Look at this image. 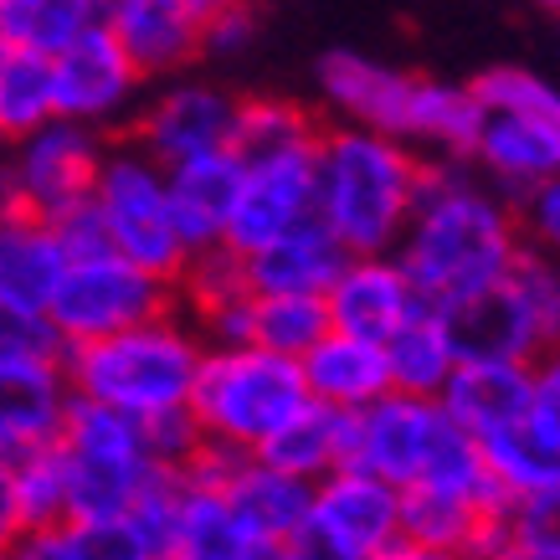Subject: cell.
Instances as JSON below:
<instances>
[{
    "label": "cell",
    "mask_w": 560,
    "mask_h": 560,
    "mask_svg": "<svg viewBox=\"0 0 560 560\" xmlns=\"http://www.w3.org/2000/svg\"><path fill=\"white\" fill-rule=\"evenodd\" d=\"M396 262L427 308H453L468 293L499 283L525 253L514 201L474 175L463 160H422L417 206L396 237Z\"/></svg>",
    "instance_id": "6da1fadb"
},
{
    "label": "cell",
    "mask_w": 560,
    "mask_h": 560,
    "mask_svg": "<svg viewBox=\"0 0 560 560\" xmlns=\"http://www.w3.org/2000/svg\"><path fill=\"white\" fill-rule=\"evenodd\" d=\"M319 93L345 124L390 135L411 150H432L438 160H468L483 124L474 83L422 78L365 51H329L319 62Z\"/></svg>",
    "instance_id": "7a4b0ae2"
},
{
    "label": "cell",
    "mask_w": 560,
    "mask_h": 560,
    "mask_svg": "<svg viewBox=\"0 0 560 560\" xmlns=\"http://www.w3.org/2000/svg\"><path fill=\"white\" fill-rule=\"evenodd\" d=\"M319 221L345 253H390L422 180V154L390 135L335 124L314 139Z\"/></svg>",
    "instance_id": "3957f363"
},
{
    "label": "cell",
    "mask_w": 560,
    "mask_h": 560,
    "mask_svg": "<svg viewBox=\"0 0 560 560\" xmlns=\"http://www.w3.org/2000/svg\"><path fill=\"white\" fill-rule=\"evenodd\" d=\"M201 350L206 340L196 335V324L180 308H171V314H154V319L98 335V340L62 345V375H68L72 396L154 422V417L186 411Z\"/></svg>",
    "instance_id": "277c9868"
},
{
    "label": "cell",
    "mask_w": 560,
    "mask_h": 560,
    "mask_svg": "<svg viewBox=\"0 0 560 560\" xmlns=\"http://www.w3.org/2000/svg\"><path fill=\"white\" fill-rule=\"evenodd\" d=\"M350 463L381 474L396 489H447L483 499V504H510L478 458V442L447 417L438 396L386 390L371 407H360Z\"/></svg>",
    "instance_id": "5b68a950"
},
{
    "label": "cell",
    "mask_w": 560,
    "mask_h": 560,
    "mask_svg": "<svg viewBox=\"0 0 560 560\" xmlns=\"http://www.w3.org/2000/svg\"><path fill=\"white\" fill-rule=\"evenodd\" d=\"M308 401L299 360L262 350L257 340L242 345H206L196 381H190L186 411L196 432L217 447L253 453L278 422Z\"/></svg>",
    "instance_id": "8992f818"
},
{
    "label": "cell",
    "mask_w": 560,
    "mask_h": 560,
    "mask_svg": "<svg viewBox=\"0 0 560 560\" xmlns=\"http://www.w3.org/2000/svg\"><path fill=\"white\" fill-rule=\"evenodd\" d=\"M57 453H62V474H68V525L129 514L139 493L165 474V463L150 453L144 422L103 407V401H88V396L68 401Z\"/></svg>",
    "instance_id": "52a82bcc"
},
{
    "label": "cell",
    "mask_w": 560,
    "mask_h": 560,
    "mask_svg": "<svg viewBox=\"0 0 560 560\" xmlns=\"http://www.w3.org/2000/svg\"><path fill=\"white\" fill-rule=\"evenodd\" d=\"M171 308H180L171 278L139 268L108 247V253L68 257L42 314L62 345H83L98 335H114V329H129V324H144L154 314H171Z\"/></svg>",
    "instance_id": "ba28073f"
},
{
    "label": "cell",
    "mask_w": 560,
    "mask_h": 560,
    "mask_svg": "<svg viewBox=\"0 0 560 560\" xmlns=\"http://www.w3.org/2000/svg\"><path fill=\"white\" fill-rule=\"evenodd\" d=\"M93 206H98L114 253L160 272V278H171V283L180 278L190 253L180 232H175L171 190H165V165L160 160H150L139 144L103 150L98 180H93Z\"/></svg>",
    "instance_id": "9c48e42d"
},
{
    "label": "cell",
    "mask_w": 560,
    "mask_h": 560,
    "mask_svg": "<svg viewBox=\"0 0 560 560\" xmlns=\"http://www.w3.org/2000/svg\"><path fill=\"white\" fill-rule=\"evenodd\" d=\"M242 160V154H237ZM308 221H319V175H314V144L247 154L237 171V196L226 211L221 247L226 253H257L272 237H289Z\"/></svg>",
    "instance_id": "30bf717a"
},
{
    "label": "cell",
    "mask_w": 560,
    "mask_h": 560,
    "mask_svg": "<svg viewBox=\"0 0 560 560\" xmlns=\"http://www.w3.org/2000/svg\"><path fill=\"white\" fill-rule=\"evenodd\" d=\"M144 72L135 68V57L124 51V42L108 26L88 21L83 32L51 51V98H57V119L88 124V129H119L135 119L139 93H144Z\"/></svg>",
    "instance_id": "8fae6325"
},
{
    "label": "cell",
    "mask_w": 560,
    "mask_h": 560,
    "mask_svg": "<svg viewBox=\"0 0 560 560\" xmlns=\"http://www.w3.org/2000/svg\"><path fill=\"white\" fill-rule=\"evenodd\" d=\"M237 98L217 83H165L150 103L135 108V144L160 165H180L190 154L232 150Z\"/></svg>",
    "instance_id": "7c38bea8"
},
{
    "label": "cell",
    "mask_w": 560,
    "mask_h": 560,
    "mask_svg": "<svg viewBox=\"0 0 560 560\" xmlns=\"http://www.w3.org/2000/svg\"><path fill=\"white\" fill-rule=\"evenodd\" d=\"M11 144H16L11 175H16L21 196H26L36 217H57L62 206L93 196L103 150H108L98 129L72 119H47L42 129L11 139Z\"/></svg>",
    "instance_id": "4fadbf2b"
},
{
    "label": "cell",
    "mask_w": 560,
    "mask_h": 560,
    "mask_svg": "<svg viewBox=\"0 0 560 560\" xmlns=\"http://www.w3.org/2000/svg\"><path fill=\"white\" fill-rule=\"evenodd\" d=\"M324 308H329V329L386 340L390 329H401L422 308V299L396 253H345L340 272L324 289Z\"/></svg>",
    "instance_id": "5bb4252c"
},
{
    "label": "cell",
    "mask_w": 560,
    "mask_h": 560,
    "mask_svg": "<svg viewBox=\"0 0 560 560\" xmlns=\"http://www.w3.org/2000/svg\"><path fill=\"white\" fill-rule=\"evenodd\" d=\"M72 386L62 360H11L0 365V463L51 447L68 417Z\"/></svg>",
    "instance_id": "9a60e30c"
},
{
    "label": "cell",
    "mask_w": 560,
    "mask_h": 560,
    "mask_svg": "<svg viewBox=\"0 0 560 560\" xmlns=\"http://www.w3.org/2000/svg\"><path fill=\"white\" fill-rule=\"evenodd\" d=\"M98 16L144 78H171L201 57V16L186 0H103Z\"/></svg>",
    "instance_id": "2e32d148"
},
{
    "label": "cell",
    "mask_w": 560,
    "mask_h": 560,
    "mask_svg": "<svg viewBox=\"0 0 560 560\" xmlns=\"http://www.w3.org/2000/svg\"><path fill=\"white\" fill-rule=\"evenodd\" d=\"M175 299L180 314L196 324V335L206 345H242L253 340V299L242 257L226 247H206L190 253V262L175 278Z\"/></svg>",
    "instance_id": "e0dca14e"
},
{
    "label": "cell",
    "mask_w": 560,
    "mask_h": 560,
    "mask_svg": "<svg viewBox=\"0 0 560 560\" xmlns=\"http://www.w3.org/2000/svg\"><path fill=\"white\" fill-rule=\"evenodd\" d=\"M314 514L360 556H375L390 540H401V489L360 463H345L314 483Z\"/></svg>",
    "instance_id": "ac0fdd59"
},
{
    "label": "cell",
    "mask_w": 560,
    "mask_h": 560,
    "mask_svg": "<svg viewBox=\"0 0 560 560\" xmlns=\"http://www.w3.org/2000/svg\"><path fill=\"white\" fill-rule=\"evenodd\" d=\"M237 171H242L237 150L190 154V160H180V165H165L171 217H175L180 242H186V253L221 247L226 211H232V196H237Z\"/></svg>",
    "instance_id": "d6986e66"
},
{
    "label": "cell",
    "mask_w": 560,
    "mask_h": 560,
    "mask_svg": "<svg viewBox=\"0 0 560 560\" xmlns=\"http://www.w3.org/2000/svg\"><path fill=\"white\" fill-rule=\"evenodd\" d=\"M253 458L319 483L324 474H335V468H345V463L355 458V411L324 407V401L308 396L289 422H278L268 438L257 442Z\"/></svg>",
    "instance_id": "ffe728a7"
},
{
    "label": "cell",
    "mask_w": 560,
    "mask_h": 560,
    "mask_svg": "<svg viewBox=\"0 0 560 560\" xmlns=\"http://www.w3.org/2000/svg\"><path fill=\"white\" fill-rule=\"evenodd\" d=\"M447 417L468 438H489L525 417L529 407V360H458L438 396Z\"/></svg>",
    "instance_id": "44dd1931"
},
{
    "label": "cell",
    "mask_w": 560,
    "mask_h": 560,
    "mask_svg": "<svg viewBox=\"0 0 560 560\" xmlns=\"http://www.w3.org/2000/svg\"><path fill=\"white\" fill-rule=\"evenodd\" d=\"M442 319L453 329V345H458L463 360H535L540 355L535 324H529L510 278H499L489 289L458 299L453 308H442Z\"/></svg>",
    "instance_id": "7402d4cb"
},
{
    "label": "cell",
    "mask_w": 560,
    "mask_h": 560,
    "mask_svg": "<svg viewBox=\"0 0 560 560\" xmlns=\"http://www.w3.org/2000/svg\"><path fill=\"white\" fill-rule=\"evenodd\" d=\"M221 493H226L232 514L253 540H289L293 529L304 525V514L314 510V483L308 478L283 474V468L253 458V453H242L232 463V474L221 478Z\"/></svg>",
    "instance_id": "603a6c76"
},
{
    "label": "cell",
    "mask_w": 560,
    "mask_h": 560,
    "mask_svg": "<svg viewBox=\"0 0 560 560\" xmlns=\"http://www.w3.org/2000/svg\"><path fill=\"white\" fill-rule=\"evenodd\" d=\"M299 371H304V390L314 401L340 411L371 407L375 396L390 390L381 340H360V335H345V329H329L319 345H308L299 355Z\"/></svg>",
    "instance_id": "cb8c5ba5"
},
{
    "label": "cell",
    "mask_w": 560,
    "mask_h": 560,
    "mask_svg": "<svg viewBox=\"0 0 560 560\" xmlns=\"http://www.w3.org/2000/svg\"><path fill=\"white\" fill-rule=\"evenodd\" d=\"M345 247L329 232L324 221H308L289 237H272L268 247L242 257V272H247V289L253 293H324L329 278L340 272Z\"/></svg>",
    "instance_id": "d4e9b609"
},
{
    "label": "cell",
    "mask_w": 560,
    "mask_h": 560,
    "mask_svg": "<svg viewBox=\"0 0 560 560\" xmlns=\"http://www.w3.org/2000/svg\"><path fill=\"white\" fill-rule=\"evenodd\" d=\"M62 268H68V253L47 217L26 211V217L0 221V299L47 308V293L62 278Z\"/></svg>",
    "instance_id": "484cf974"
},
{
    "label": "cell",
    "mask_w": 560,
    "mask_h": 560,
    "mask_svg": "<svg viewBox=\"0 0 560 560\" xmlns=\"http://www.w3.org/2000/svg\"><path fill=\"white\" fill-rule=\"evenodd\" d=\"M386 375L390 390H407V396H442L447 375L458 365V345H453V329L442 319V308H417L401 329H390L386 340Z\"/></svg>",
    "instance_id": "4316f807"
},
{
    "label": "cell",
    "mask_w": 560,
    "mask_h": 560,
    "mask_svg": "<svg viewBox=\"0 0 560 560\" xmlns=\"http://www.w3.org/2000/svg\"><path fill=\"white\" fill-rule=\"evenodd\" d=\"M478 458H483L489 478L504 489L510 504H525V499H540V493H560V442H550L525 417L489 432V438H478Z\"/></svg>",
    "instance_id": "83f0119b"
},
{
    "label": "cell",
    "mask_w": 560,
    "mask_h": 560,
    "mask_svg": "<svg viewBox=\"0 0 560 560\" xmlns=\"http://www.w3.org/2000/svg\"><path fill=\"white\" fill-rule=\"evenodd\" d=\"M504 510H510V504H483V499L447 493V489H401V535L463 560V550H468V540H474L478 520L504 514Z\"/></svg>",
    "instance_id": "f1b7e54d"
},
{
    "label": "cell",
    "mask_w": 560,
    "mask_h": 560,
    "mask_svg": "<svg viewBox=\"0 0 560 560\" xmlns=\"http://www.w3.org/2000/svg\"><path fill=\"white\" fill-rule=\"evenodd\" d=\"M57 119L51 57L26 47H0V139H21Z\"/></svg>",
    "instance_id": "f546056e"
},
{
    "label": "cell",
    "mask_w": 560,
    "mask_h": 560,
    "mask_svg": "<svg viewBox=\"0 0 560 560\" xmlns=\"http://www.w3.org/2000/svg\"><path fill=\"white\" fill-rule=\"evenodd\" d=\"M98 21V0H0V47L57 51Z\"/></svg>",
    "instance_id": "4dcf8cb0"
},
{
    "label": "cell",
    "mask_w": 560,
    "mask_h": 560,
    "mask_svg": "<svg viewBox=\"0 0 560 560\" xmlns=\"http://www.w3.org/2000/svg\"><path fill=\"white\" fill-rule=\"evenodd\" d=\"M324 335H329L324 293H257L253 299V340L262 350H278V355L299 360Z\"/></svg>",
    "instance_id": "1f68e13d"
},
{
    "label": "cell",
    "mask_w": 560,
    "mask_h": 560,
    "mask_svg": "<svg viewBox=\"0 0 560 560\" xmlns=\"http://www.w3.org/2000/svg\"><path fill=\"white\" fill-rule=\"evenodd\" d=\"M319 124L308 119V108L289 98H237V129H232V150L247 154H272L293 150V144H314Z\"/></svg>",
    "instance_id": "d6a6232c"
},
{
    "label": "cell",
    "mask_w": 560,
    "mask_h": 560,
    "mask_svg": "<svg viewBox=\"0 0 560 560\" xmlns=\"http://www.w3.org/2000/svg\"><path fill=\"white\" fill-rule=\"evenodd\" d=\"M5 468H11V493H16L21 529L68 525V474H62L57 442L36 447V453H26L16 463H5Z\"/></svg>",
    "instance_id": "836d02e7"
},
{
    "label": "cell",
    "mask_w": 560,
    "mask_h": 560,
    "mask_svg": "<svg viewBox=\"0 0 560 560\" xmlns=\"http://www.w3.org/2000/svg\"><path fill=\"white\" fill-rule=\"evenodd\" d=\"M504 278L514 283V293H520V304H525L529 324H535L540 355H545V350H560V257L525 247V253L510 262V272H504Z\"/></svg>",
    "instance_id": "e575fe53"
},
{
    "label": "cell",
    "mask_w": 560,
    "mask_h": 560,
    "mask_svg": "<svg viewBox=\"0 0 560 560\" xmlns=\"http://www.w3.org/2000/svg\"><path fill=\"white\" fill-rule=\"evenodd\" d=\"M499 560H560V493L510 504V540Z\"/></svg>",
    "instance_id": "d590c367"
},
{
    "label": "cell",
    "mask_w": 560,
    "mask_h": 560,
    "mask_svg": "<svg viewBox=\"0 0 560 560\" xmlns=\"http://www.w3.org/2000/svg\"><path fill=\"white\" fill-rule=\"evenodd\" d=\"M83 560H160V545L144 535L135 514H114V520H78L72 525Z\"/></svg>",
    "instance_id": "8d00e7d4"
},
{
    "label": "cell",
    "mask_w": 560,
    "mask_h": 560,
    "mask_svg": "<svg viewBox=\"0 0 560 560\" xmlns=\"http://www.w3.org/2000/svg\"><path fill=\"white\" fill-rule=\"evenodd\" d=\"M11 360H62V340L42 308L0 299V365Z\"/></svg>",
    "instance_id": "74e56055"
},
{
    "label": "cell",
    "mask_w": 560,
    "mask_h": 560,
    "mask_svg": "<svg viewBox=\"0 0 560 560\" xmlns=\"http://www.w3.org/2000/svg\"><path fill=\"white\" fill-rule=\"evenodd\" d=\"M514 221H520L525 247L560 257V171L514 196Z\"/></svg>",
    "instance_id": "f35d334b"
},
{
    "label": "cell",
    "mask_w": 560,
    "mask_h": 560,
    "mask_svg": "<svg viewBox=\"0 0 560 560\" xmlns=\"http://www.w3.org/2000/svg\"><path fill=\"white\" fill-rule=\"evenodd\" d=\"M525 422L540 427L550 442H560V350L529 360V407Z\"/></svg>",
    "instance_id": "ab89813d"
},
{
    "label": "cell",
    "mask_w": 560,
    "mask_h": 560,
    "mask_svg": "<svg viewBox=\"0 0 560 560\" xmlns=\"http://www.w3.org/2000/svg\"><path fill=\"white\" fill-rule=\"evenodd\" d=\"M51 221V232H57V242H62V253L68 257H88V253H108V232H103V217L98 206H93V196H83V201L62 206Z\"/></svg>",
    "instance_id": "60d3db41"
},
{
    "label": "cell",
    "mask_w": 560,
    "mask_h": 560,
    "mask_svg": "<svg viewBox=\"0 0 560 560\" xmlns=\"http://www.w3.org/2000/svg\"><path fill=\"white\" fill-rule=\"evenodd\" d=\"M283 545H289V560H371V556H360L345 535H335L314 510L304 514V525L293 529Z\"/></svg>",
    "instance_id": "b9f144b4"
},
{
    "label": "cell",
    "mask_w": 560,
    "mask_h": 560,
    "mask_svg": "<svg viewBox=\"0 0 560 560\" xmlns=\"http://www.w3.org/2000/svg\"><path fill=\"white\" fill-rule=\"evenodd\" d=\"M0 560H83L72 525H42V529H21L16 540L0 550Z\"/></svg>",
    "instance_id": "7bdbcfd3"
},
{
    "label": "cell",
    "mask_w": 560,
    "mask_h": 560,
    "mask_svg": "<svg viewBox=\"0 0 560 560\" xmlns=\"http://www.w3.org/2000/svg\"><path fill=\"white\" fill-rule=\"evenodd\" d=\"M253 5H237V11H217V16L201 21V51L211 57H237L247 42H253Z\"/></svg>",
    "instance_id": "ee69618b"
},
{
    "label": "cell",
    "mask_w": 560,
    "mask_h": 560,
    "mask_svg": "<svg viewBox=\"0 0 560 560\" xmlns=\"http://www.w3.org/2000/svg\"><path fill=\"white\" fill-rule=\"evenodd\" d=\"M21 535V514H16V493H11V468L0 463V550Z\"/></svg>",
    "instance_id": "f6af8a7d"
},
{
    "label": "cell",
    "mask_w": 560,
    "mask_h": 560,
    "mask_svg": "<svg viewBox=\"0 0 560 560\" xmlns=\"http://www.w3.org/2000/svg\"><path fill=\"white\" fill-rule=\"evenodd\" d=\"M371 560H458V556H447V550H432V545H417V540H390L386 550H375Z\"/></svg>",
    "instance_id": "bcb514c9"
},
{
    "label": "cell",
    "mask_w": 560,
    "mask_h": 560,
    "mask_svg": "<svg viewBox=\"0 0 560 560\" xmlns=\"http://www.w3.org/2000/svg\"><path fill=\"white\" fill-rule=\"evenodd\" d=\"M32 206H26V196H21L16 186V175H11V165H0V221H11V217H26Z\"/></svg>",
    "instance_id": "7dc6e473"
},
{
    "label": "cell",
    "mask_w": 560,
    "mask_h": 560,
    "mask_svg": "<svg viewBox=\"0 0 560 560\" xmlns=\"http://www.w3.org/2000/svg\"><path fill=\"white\" fill-rule=\"evenodd\" d=\"M237 560H289V545L283 540H247V550H242Z\"/></svg>",
    "instance_id": "c3c4849f"
},
{
    "label": "cell",
    "mask_w": 560,
    "mask_h": 560,
    "mask_svg": "<svg viewBox=\"0 0 560 560\" xmlns=\"http://www.w3.org/2000/svg\"><path fill=\"white\" fill-rule=\"evenodd\" d=\"M190 11H196V16H217V11H237V5H253V0H186Z\"/></svg>",
    "instance_id": "681fc988"
},
{
    "label": "cell",
    "mask_w": 560,
    "mask_h": 560,
    "mask_svg": "<svg viewBox=\"0 0 560 560\" xmlns=\"http://www.w3.org/2000/svg\"><path fill=\"white\" fill-rule=\"evenodd\" d=\"M535 11H550V16H560V0H529Z\"/></svg>",
    "instance_id": "f907efd6"
},
{
    "label": "cell",
    "mask_w": 560,
    "mask_h": 560,
    "mask_svg": "<svg viewBox=\"0 0 560 560\" xmlns=\"http://www.w3.org/2000/svg\"><path fill=\"white\" fill-rule=\"evenodd\" d=\"M98 5H103V0H98Z\"/></svg>",
    "instance_id": "816d5d0a"
}]
</instances>
